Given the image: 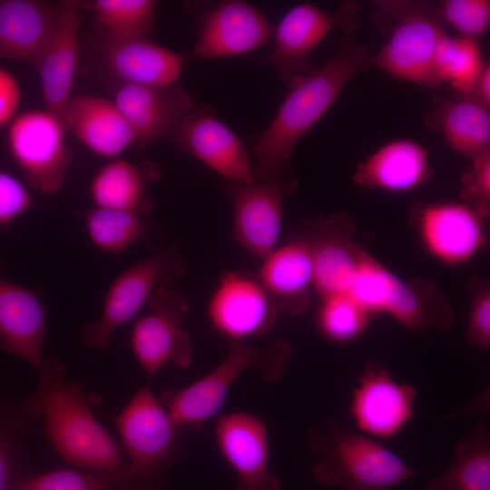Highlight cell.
<instances>
[{
	"label": "cell",
	"instance_id": "cell-4",
	"mask_svg": "<svg viewBox=\"0 0 490 490\" xmlns=\"http://www.w3.org/2000/svg\"><path fill=\"white\" fill-rule=\"evenodd\" d=\"M223 360L205 376L181 388L164 391L161 402L181 430H195L220 411L230 387L245 371L256 369L266 382H277L286 373L292 347L277 340L264 348L248 341H230Z\"/></svg>",
	"mask_w": 490,
	"mask_h": 490
},
{
	"label": "cell",
	"instance_id": "cell-2",
	"mask_svg": "<svg viewBox=\"0 0 490 490\" xmlns=\"http://www.w3.org/2000/svg\"><path fill=\"white\" fill-rule=\"evenodd\" d=\"M371 59L366 44L348 36L320 68L288 83L284 100L253 148L254 181L281 178L299 140L327 113L348 82L371 67Z\"/></svg>",
	"mask_w": 490,
	"mask_h": 490
},
{
	"label": "cell",
	"instance_id": "cell-12",
	"mask_svg": "<svg viewBox=\"0 0 490 490\" xmlns=\"http://www.w3.org/2000/svg\"><path fill=\"white\" fill-rule=\"evenodd\" d=\"M232 205V237L261 260L278 245L282 230L285 198L295 187L281 178L240 182L226 181Z\"/></svg>",
	"mask_w": 490,
	"mask_h": 490
},
{
	"label": "cell",
	"instance_id": "cell-3",
	"mask_svg": "<svg viewBox=\"0 0 490 490\" xmlns=\"http://www.w3.org/2000/svg\"><path fill=\"white\" fill-rule=\"evenodd\" d=\"M308 444L317 456L315 480L342 490H387L414 474L397 455L368 436L356 434L334 417L314 423Z\"/></svg>",
	"mask_w": 490,
	"mask_h": 490
},
{
	"label": "cell",
	"instance_id": "cell-38",
	"mask_svg": "<svg viewBox=\"0 0 490 490\" xmlns=\"http://www.w3.org/2000/svg\"><path fill=\"white\" fill-rule=\"evenodd\" d=\"M469 161V167L461 177L462 201L486 218L490 211V151Z\"/></svg>",
	"mask_w": 490,
	"mask_h": 490
},
{
	"label": "cell",
	"instance_id": "cell-37",
	"mask_svg": "<svg viewBox=\"0 0 490 490\" xmlns=\"http://www.w3.org/2000/svg\"><path fill=\"white\" fill-rule=\"evenodd\" d=\"M471 297L466 332L467 346L486 351L490 348V286L480 276L469 281Z\"/></svg>",
	"mask_w": 490,
	"mask_h": 490
},
{
	"label": "cell",
	"instance_id": "cell-16",
	"mask_svg": "<svg viewBox=\"0 0 490 490\" xmlns=\"http://www.w3.org/2000/svg\"><path fill=\"white\" fill-rule=\"evenodd\" d=\"M112 100L131 125L138 148L173 136L195 109L187 91L175 83L162 87L114 84Z\"/></svg>",
	"mask_w": 490,
	"mask_h": 490
},
{
	"label": "cell",
	"instance_id": "cell-36",
	"mask_svg": "<svg viewBox=\"0 0 490 490\" xmlns=\"http://www.w3.org/2000/svg\"><path fill=\"white\" fill-rule=\"evenodd\" d=\"M443 23L459 35L477 39L490 25L489 0H446L436 7Z\"/></svg>",
	"mask_w": 490,
	"mask_h": 490
},
{
	"label": "cell",
	"instance_id": "cell-25",
	"mask_svg": "<svg viewBox=\"0 0 490 490\" xmlns=\"http://www.w3.org/2000/svg\"><path fill=\"white\" fill-rule=\"evenodd\" d=\"M60 16V1H0V59L37 64Z\"/></svg>",
	"mask_w": 490,
	"mask_h": 490
},
{
	"label": "cell",
	"instance_id": "cell-21",
	"mask_svg": "<svg viewBox=\"0 0 490 490\" xmlns=\"http://www.w3.org/2000/svg\"><path fill=\"white\" fill-rule=\"evenodd\" d=\"M0 348L40 370L47 330V311L40 296L1 275Z\"/></svg>",
	"mask_w": 490,
	"mask_h": 490
},
{
	"label": "cell",
	"instance_id": "cell-31",
	"mask_svg": "<svg viewBox=\"0 0 490 490\" xmlns=\"http://www.w3.org/2000/svg\"><path fill=\"white\" fill-rule=\"evenodd\" d=\"M485 64L481 46L475 38L446 34L437 47V79L440 84L448 83L459 97H471Z\"/></svg>",
	"mask_w": 490,
	"mask_h": 490
},
{
	"label": "cell",
	"instance_id": "cell-39",
	"mask_svg": "<svg viewBox=\"0 0 490 490\" xmlns=\"http://www.w3.org/2000/svg\"><path fill=\"white\" fill-rule=\"evenodd\" d=\"M33 205L28 186L13 173L0 170V230L8 228Z\"/></svg>",
	"mask_w": 490,
	"mask_h": 490
},
{
	"label": "cell",
	"instance_id": "cell-7",
	"mask_svg": "<svg viewBox=\"0 0 490 490\" xmlns=\"http://www.w3.org/2000/svg\"><path fill=\"white\" fill-rule=\"evenodd\" d=\"M186 270L180 244L175 240L121 271L107 289L100 318L83 325V342L94 349H107L113 333L136 318L158 290L173 287Z\"/></svg>",
	"mask_w": 490,
	"mask_h": 490
},
{
	"label": "cell",
	"instance_id": "cell-33",
	"mask_svg": "<svg viewBox=\"0 0 490 490\" xmlns=\"http://www.w3.org/2000/svg\"><path fill=\"white\" fill-rule=\"evenodd\" d=\"M92 12L105 36L145 37L153 30L157 2L153 0H93L80 2Z\"/></svg>",
	"mask_w": 490,
	"mask_h": 490
},
{
	"label": "cell",
	"instance_id": "cell-11",
	"mask_svg": "<svg viewBox=\"0 0 490 490\" xmlns=\"http://www.w3.org/2000/svg\"><path fill=\"white\" fill-rule=\"evenodd\" d=\"M207 312L213 328L228 342L248 341L269 333L279 314L256 273L247 270L222 272L208 300Z\"/></svg>",
	"mask_w": 490,
	"mask_h": 490
},
{
	"label": "cell",
	"instance_id": "cell-19",
	"mask_svg": "<svg viewBox=\"0 0 490 490\" xmlns=\"http://www.w3.org/2000/svg\"><path fill=\"white\" fill-rule=\"evenodd\" d=\"M100 62L114 84L162 87L174 84L187 56L146 37L112 38L100 45Z\"/></svg>",
	"mask_w": 490,
	"mask_h": 490
},
{
	"label": "cell",
	"instance_id": "cell-26",
	"mask_svg": "<svg viewBox=\"0 0 490 490\" xmlns=\"http://www.w3.org/2000/svg\"><path fill=\"white\" fill-rule=\"evenodd\" d=\"M64 122L67 132L100 157L116 159L135 143L131 125L112 99L87 94L71 98Z\"/></svg>",
	"mask_w": 490,
	"mask_h": 490
},
{
	"label": "cell",
	"instance_id": "cell-20",
	"mask_svg": "<svg viewBox=\"0 0 490 490\" xmlns=\"http://www.w3.org/2000/svg\"><path fill=\"white\" fill-rule=\"evenodd\" d=\"M346 219L334 215L308 222L301 232L314 261V293L319 299L348 294L363 250L347 235Z\"/></svg>",
	"mask_w": 490,
	"mask_h": 490
},
{
	"label": "cell",
	"instance_id": "cell-17",
	"mask_svg": "<svg viewBox=\"0 0 490 490\" xmlns=\"http://www.w3.org/2000/svg\"><path fill=\"white\" fill-rule=\"evenodd\" d=\"M416 396L413 386L397 382L385 368L370 364L353 391L351 414L368 436L392 437L411 418Z\"/></svg>",
	"mask_w": 490,
	"mask_h": 490
},
{
	"label": "cell",
	"instance_id": "cell-10",
	"mask_svg": "<svg viewBox=\"0 0 490 490\" xmlns=\"http://www.w3.org/2000/svg\"><path fill=\"white\" fill-rule=\"evenodd\" d=\"M150 311L137 317L131 331V348L149 376L165 365L188 368L193 360L190 333L182 323L191 309L188 297L173 287L158 290L149 301Z\"/></svg>",
	"mask_w": 490,
	"mask_h": 490
},
{
	"label": "cell",
	"instance_id": "cell-24",
	"mask_svg": "<svg viewBox=\"0 0 490 490\" xmlns=\"http://www.w3.org/2000/svg\"><path fill=\"white\" fill-rule=\"evenodd\" d=\"M429 150L410 139L391 140L359 162L352 179L361 189L404 193L432 176Z\"/></svg>",
	"mask_w": 490,
	"mask_h": 490
},
{
	"label": "cell",
	"instance_id": "cell-30",
	"mask_svg": "<svg viewBox=\"0 0 490 490\" xmlns=\"http://www.w3.org/2000/svg\"><path fill=\"white\" fill-rule=\"evenodd\" d=\"M425 490H490V439L484 422L456 444L452 463Z\"/></svg>",
	"mask_w": 490,
	"mask_h": 490
},
{
	"label": "cell",
	"instance_id": "cell-15",
	"mask_svg": "<svg viewBox=\"0 0 490 490\" xmlns=\"http://www.w3.org/2000/svg\"><path fill=\"white\" fill-rule=\"evenodd\" d=\"M272 24L253 5L240 0L220 2L201 18L197 41L188 59L240 55L268 42Z\"/></svg>",
	"mask_w": 490,
	"mask_h": 490
},
{
	"label": "cell",
	"instance_id": "cell-9",
	"mask_svg": "<svg viewBox=\"0 0 490 490\" xmlns=\"http://www.w3.org/2000/svg\"><path fill=\"white\" fill-rule=\"evenodd\" d=\"M360 7L357 2L340 4L334 12L309 2L289 9L275 29L274 48L264 63L289 83L293 77L314 70L310 54L334 30L353 33L360 26Z\"/></svg>",
	"mask_w": 490,
	"mask_h": 490
},
{
	"label": "cell",
	"instance_id": "cell-5",
	"mask_svg": "<svg viewBox=\"0 0 490 490\" xmlns=\"http://www.w3.org/2000/svg\"><path fill=\"white\" fill-rule=\"evenodd\" d=\"M116 426L130 459L127 490H163L167 474L185 455L183 431L148 387L134 394Z\"/></svg>",
	"mask_w": 490,
	"mask_h": 490
},
{
	"label": "cell",
	"instance_id": "cell-40",
	"mask_svg": "<svg viewBox=\"0 0 490 490\" xmlns=\"http://www.w3.org/2000/svg\"><path fill=\"white\" fill-rule=\"evenodd\" d=\"M22 100L20 83L14 74L0 66V129L17 115Z\"/></svg>",
	"mask_w": 490,
	"mask_h": 490
},
{
	"label": "cell",
	"instance_id": "cell-14",
	"mask_svg": "<svg viewBox=\"0 0 490 490\" xmlns=\"http://www.w3.org/2000/svg\"><path fill=\"white\" fill-rule=\"evenodd\" d=\"M218 449L236 475L235 490H280L279 478L270 469V441L264 421L249 412L217 418Z\"/></svg>",
	"mask_w": 490,
	"mask_h": 490
},
{
	"label": "cell",
	"instance_id": "cell-18",
	"mask_svg": "<svg viewBox=\"0 0 490 490\" xmlns=\"http://www.w3.org/2000/svg\"><path fill=\"white\" fill-rule=\"evenodd\" d=\"M173 138L182 150L226 181H254L252 162L244 142L210 108L194 109Z\"/></svg>",
	"mask_w": 490,
	"mask_h": 490
},
{
	"label": "cell",
	"instance_id": "cell-32",
	"mask_svg": "<svg viewBox=\"0 0 490 490\" xmlns=\"http://www.w3.org/2000/svg\"><path fill=\"white\" fill-rule=\"evenodd\" d=\"M143 214L93 207L83 214L90 242L99 250L119 254L142 240L147 233Z\"/></svg>",
	"mask_w": 490,
	"mask_h": 490
},
{
	"label": "cell",
	"instance_id": "cell-13",
	"mask_svg": "<svg viewBox=\"0 0 490 490\" xmlns=\"http://www.w3.org/2000/svg\"><path fill=\"white\" fill-rule=\"evenodd\" d=\"M415 218L422 246L445 265L466 264L485 245V217L464 201L422 204Z\"/></svg>",
	"mask_w": 490,
	"mask_h": 490
},
{
	"label": "cell",
	"instance_id": "cell-8",
	"mask_svg": "<svg viewBox=\"0 0 490 490\" xmlns=\"http://www.w3.org/2000/svg\"><path fill=\"white\" fill-rule=\"evenodd\" d=\"M67 130L61 117L44 109L17 114L8 124L9 153L26 185L44 196L63 188L71 163Z\"/></svg>",
	"mask_w": 490,
	"mask_h": 490
},
{
	"label": "cell",
	"instance_id": "cell-28",
	"mask_svg": "<svg viewBox=\"0 0 490 490\" xmlns=\"http://www.w3.org/2000/svg\"><path fill=\"white\" fill-rule=\"evenodd\" d=\"M160 177L161 171L154 163L112 159L93 173L88 192L94 207L148 215L152 206L147 188Z\"/></svg>",
	"mask_w": 490,
	"mask_h": 490
},
{
	"label": "cell",
	"instance_id": "cell-34",
	"mask_svg": "<svg viewBox=\"0 0 490 490\" xmlns=\"http://www.w3.org/2000/svg\"><path fill=\"white\" fill-rule=\"evenodd\" d=\"M316 325L319 333L334 343H348L368 328L371 314L348 294L319 299Z\"/></svg>",
	"mask_w": 490,
	"mask_h": 490
},
{
	"label": "cell",
	"instance_id": "cell-27",
	"mask_svg": "<svg viewBox=\"0 0 490 490\" xmlns=\"http://www.w3.org/2000/svg\"><path fill=\"white\" fill-rule=\"evenodd\" d=\"M386 313L415 333L447 331L455 315L446 299L431 283L405 280L392 273L382 303Z\"/></svg>",
	"mask_w": 490,
	"mask_h": 490
},
{
	"label": "cell",
	"instance_id": "cell-6",
	"mask_svg": "<svg viewBox=\"0 0 490 490\" xmlns=\"http://www.w3.org/2000/svg\"><path fill=\"white\" fill-rule=\"evenodd\" d=\"M379 5L393 18L392 26L387 42L372 54L371 66L413 84L439 87L436 55L447 33L436 7L422 2H385Z\"/></svg>",
	"mask_w": 490,
	"mask_h": 490
},
{
	"label": "cell",
	"instance_id": "cell-42",
	"mask_svg": "<svg viewBox=\"0 0 490 490\" xmlns=\"http://www.w3.org/2000/svg\"><path fill=\"white\" fill-rule=\"evenodd\" d=\"M472 99L489 109L490 107V64H485L473 89Z\"/></svg>",
	"mask_w": 490,
	"mask_h": 490
},
{
	"label": "cell",
	"instance_id": "cell-22",
	"mask_svg": "<svg viewBox=\"0 0 490 490\" xmlns=\"http://www.w3.org/2000/svg\"><path fill=\"white\" fill-rule=\"evenodd\" d=\"M260 261L255 273L275 299L279 313L295 316L305 312L314 292V261L308 240L299 233Z\"/></svg>",
	"mask_w": 490,
	"mask_h": 490
},
{
	"label": "cell",
	"instance_id": "cell-29",
	"mask_svg": "<svg viewBox=\"0 0 490 490\" xmlns=\"http://www.w3.org/2000/svg\"><path fill=\"white\" fill-rule=\"evenodd\" d=\"M456 153L471 160L490 151L489 109L470 97H435L425 118Z\"/></svg>",
	"mask_w": 490,
	"mask_h": 490
},
{
	"label": "cell",
	"instance_id": "cell-41",
	"mask_svg": "<svg viewBox=\"0 0 490 490\" xmlns=\"http://www.w3.org/2000/svg\"><path fill=\"white\" fill-rule=\"evenodd\" d=\"M6 426L0 417V490H8L13 479L15 448Z\"/></svg>",
	"mask_w": 490,
	"mask_h": 490
},
{
	"label": "cell",
	"instance_id": "cell-1",
	"mask_svg": "<svg viewBox=\"0 0 490 490\" xmlns=\"http://www.w3.org/2000/svg\"><path fill=\"white\" fill-rule=\"evenodd\" d=\"M36 390L22 404L31 419L44 418V431L55 451L68 463L111 476L117 490L127 489L128 464L92 408L103 401L94 391L68 381L63 362L44 359Z\"/></svg>",
	"mask_w": 490,
	"mask_h": 490
},
{
	"label": "cell",
	"instance_id": "cell-35",
	"mask_svg": "<svg viewBox=\"0 0 490 490\" xmlns=\"http://www.w3.org/2000/svg\"><path fill=\"white\" fill-rule=\"evenodd\" d=\"M114 480L104 474L59 469L15 479L8 490H115Z\"/></svg>",
	"mask_w": 490,
	"mask_h": 490
},
{
	"label": "cell",
	"instance_id": "cell-23",
	"mask_svg": "<svg viewBox=\"0 0 490 490\" xmlns=\"http://www.w3.org/2000/svg\"><path fill=\"white\" fill-rule=\"evenodd\" d=\"M80 1H60L56 27L35 69L45 109L61 117L71 100L80 51Z\"/></svg>",
	"mask_w": 490,
	"mask_h": 490
}]
</instances>
